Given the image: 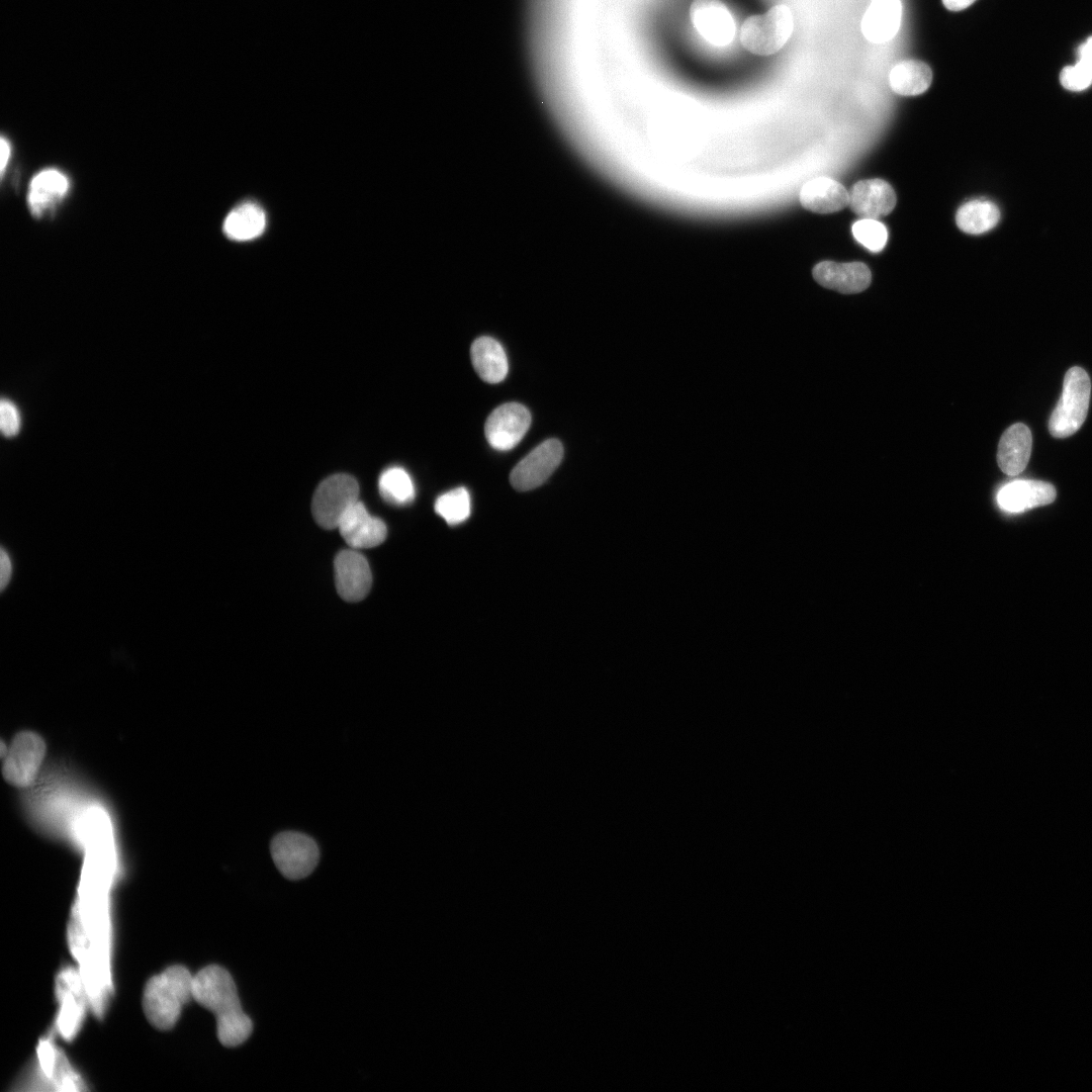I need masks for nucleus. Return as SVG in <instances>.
Instances as JSON below:
<instances>
[{
	"instance_id": "obj_30",
	"label": "nucleus",
	"mask_w": 1092,
	"mask_h": 1092,
	"mask_svg": "<svg viewBox=\"0 0 1092 1092\" xmlns=\"http://www.w3.org/2000/svg\"><path fill=\"white\" fill-rule=\"evenodd\" d=\"M1078 62L1092 70V36L1087 38L1077 51Z\"/></svg>"
},
{
	"instance_id": "obj_29",
	"label": "nucleus",
	"mask_w": 1092,
	"mask_h": 1092,
	"mask_svg": "<svg viewBox=\"0 0 1092 1092\" xmlns=\"http://www.w3.org/2000/svg\"><path fill=\"white\" fill-rule=\"evenodd\" d=\"M12 576V562L9 553L2 547L0 551V589L3 592Z\"/></svg>"
},
{
	"instance_id": "obj_2",
	"label": "nucleus",
	"mask_w": 1092,
	"mask_h": 1092,
	"mask_svg": "<svg viewBox=\"0 0 1092 1092\" xmlns=\"http://www.w3.org/2000/svg\"><path fill=\"white\" fill-rule=\"evenodd\" d=\"M193 999V976L181 965L168 967L149 979L143 994V1010L159 1030H169L178 1021L182 1008Z\"/></svg>"
},
{
	"instance_id": "obj_14",
	"label": "nucleus",
	"mask_w": 1092,
	"mask_h": 1092,
	"mask_svg": "<svg viewBox=\"0 0 1092 1092\" xmlns=\"http://www.w3.org/2000/svg\"><path fill=\"white\" fill-rule=\"evenodd\" d=\"M812 274L821 286L844 294L861 292L872 281L871 270L861 262L822 261L815 265Z\"/></svg>"
},
{
	"instance_id": "obj_28",
	"label": "nucleus",
	"mask_w": 1092,
	"mask_h": 1092,
	"mask_svg": "<svg viewBox=\"0 0 1092 1092\" xmlns=\"http://www.w3.org/2000/svg\"><path fill=\"white\" fill-rule=\"evenodd\" d=\"M21 419L16 405L9 399L2 398L0 404V427L4 436L13 437L20 429Z\"/></svg>"
},
{
	"instance_id": "obj_18",
	"label": "nucleus",
	"mask_w": 1092,
	"mask_h": 1092,
	"mask_svg": "<svg viewBox=\"0 0 1092 1092\" xmlns=\"http://www.w3.org/2000/svg\"><path fill=\"white\" fill-rule=\"evenodd\" d=\"M802 206L816 213H832L848 205V191L829 177H817L806 182L799 194Z\"/></svg>"
},
{
	"instance_id": "obj_27",
	"label": "nucleus",
	"mask_w": 1092,
	"mask_h": 1092,
	"mask_svg": "<svg viewBox=\"0 0 1092 1092\" xmlns=\"http://www.w3.org/2000/svg\"><path fill=\"white\" fill-rule=\"evenodd\" d=\"M1060 81L1063 87L1068 90H1085L1092 84V70L1077 62L1075 65L1067 66L1062 70Z\"/></svg>"
},
{
	"instance_id": "obj_6",
	"label": "nucleus",
	"mask_w": 1092,
	"mask_h": 1092,
	"mask_svg": "<svg viewBox=\"0 0 1092 1092\" xmlns=\"http://www.w3.org/2000/svg\"><path fill=\"white\" fill-rule=\"evenodd\" d=\"M270 852L278 871L289 880L307 877L320 859L315 840L296 831H284L275 835L270 844Z\"/></svg>"
},
{
	"instance_id": "obj_3",
	"label": "nucleus",
	"mask_w": 1092,
	"mask_h": 1092,
	"mask_svg": "<svg viewBox=\"0 0 1092 1092\" xmlns=\"http://www.w3.org/2000/svg\"><path fill=\"white\" fill-rule=\"evenodd\" d=\"M794 30L790 7L778 4L761 14L747 17L739 29V41L749 53L771 56L783 49Z\"/></svg>"
},
{
	"instance_id": "obj_19",
	"label": "nucleus",
	"mask_w": 1092,
	"mask_h": 1092,
	"mask_svg": "<svg viewBox=\"0 0 1092 1092\" xmlns=\"http://www.w3.org/2000/svg\"><path fill=\"white\" fill-rule=\"evenodd\" d=\"M68 177L57 169L38 172L30 181L27 192V204L31 213L40 217L68 192Z\"/></svg>"
},
{
	"instance_id": "obj_26",
	"label": "nucleus",
	"mask_w": 1092,
	"mask_h": 1092,
	"mask_svg": "<svg viewBox=\"0 0 1092 1092\" xmlns=\"http://www.w3.org/2000/svg\"><path fill=\"white\" fill-rule=\"evenodd\" d=\"M851 232L860 245L874 253L882 251L888 241L887 228L875 218L856 220L851 226Z\"/></svg>"
},
{
	"instance_id": "obj_8",
	"label": "nucleus",
	"mask_w": 1092,
	"mask_h": 1092,
	"mask_svg": "<svg viewBox=\"0 0 1092 1092\" xmlns=\"http://www.w3.org/2000/svg\"><path fill=\"white\" fill-rule=\"evenodd\" d=\"M563 458V447L557 439H548L513 468L510 481L519 491H527L542 485L558 467Z\"/></svg>"
},
{
	"instance_id": "obj_10",
	"label": "nucleus",
	"mask_w": 1092,
	"mask_h": 1092,
	"mask_svg": "<svg viewBox=\"0 0 1092 1092\" xmlns=\"http://www.w3.org/2000/svg\"><path fill=\"white\" fill-rule=\"evenodd\" d=\"M530 425L531 415L527 407L518 402H508L490 413L484 425V434L493 449L508 451L520 443Z\"/></svg>"
},
{
	"instance_id": "obj_23",
	"label": "nucleus",
	"mask_w": 1092,
	"mask_h": 1092,
	"mask_svg": "<svg viewBox=\"0 0 1092 1092\" xmlns=\"http://www.w3.org/2000/svg\"><path fill=\"white\" fill-rule=\"evenodd\" d=\"M999 219L998 206L985 199H975L964 203L956 214L959 229L971 235H980L990 231Z\"/></svg>"
},
{
	"instance_id": "obj_21",
	"label": "nucleus",
	"mask_w": 1092,
	"mask_h": 1092,
	"mask_svg": "<svg viewBox=\"0 0 1092 1092\" xmlns=\"http://www.w3.org/2000/svg\"><path fill=\"white\" fill-rule=\"evenodd\" d=\"M932 71L919 60H903L897 63L889 73L891 89L903 96H916L924 93L931 85Z\"/></svg>"
},
{
	"instance_id": "obj_20",
	"label": "nucleus",
	"mask_w": 1092,
	"mask_h": 1092,
	"mask_svg": "<svg viewBox=\"0 0 1092 1092\" xmlns=\"http://www.w3.org/2000/svg\"><path fill=\"white\" fill-rule=\"evenodd\" d=\"M470 355L472 365L483 381L498 383L506 378L509 370L507 354L495 339L477 338L471 345Z\"/></svg>"
},
{
	"instance_id": "obj_13",
	"label": "nucleus",
	"mask_w": 1092,
	"mask_h": 1092,
	"mask_svg": "<svg viewBox=\"0 0 1092 1092\" xmlns=\"http://www.w3.org/2000/svg\"><path fill=\"white\" fill-rule=\"evenodd\" d=\"M897 197L892 186L882 179L860 180L848 192V205L861 218H878L889 214Z\"/></svg>"
},
{
	"instance_id": "obj_24",
	"label": "nucleus",
	"mask_w": 1092,
	"mask_h": 1092,
	"mask_svg": "<svg viewBox=\"0 0 1092 1092\" xmlns=\"http://www.w3.org/2000/svg\"><path fill=\"white\" fill-rule=\"evenodd\" d=\"M379 492L387 502L395 506H405L415 498V484L407 473L401 467L393 466L385 469L378 481Z\"/></svg>"
},
{
	"instance_id": "obj_16",
	"label": "nucleus",
	"mask_w": 1092,
	"mask_h": 1092,
	"mask_svg": "<svg viewBox=\"0 0 1092 1092\" xmlns=\"http://www.w3.org/2000/svg\"><path fill=\"white\" fill-rule=\"evenodd\" d=\"M901 19L900 0H872L861 19V32L869 41L884 43L897 34Z\"/></svg>"
},
{
	"instance_id": "obj_11",
	"label": "nucleus",
	"mask_w": 1092,
	"mask_h": 1092,
	"mask_svg": "<svg viewBox=\"0 0 1092 1092\" xmlns=\"http://www.w3.org/2000/svg\"><path fill=\"white\" fill-rule=\"evenodd\" d=\"M339 596L347 602H359L369 593L372 574L366 558L356 550H343L334 561Z\"/></svg>"
},
{
	"instance_id": "obj_15",
	"label": "nucleus",
	"mask_w": 1092,
	"mask_h": 1092,
	"mask_svg": "<svg viewBox=\"0 0 1092 1092\" xmlns=\"http://www.w3.org/2000/svg\"><path fill=\"white\" fill-rule=\"evenodd\" d=\"M1055 487L1039 480H1015L1004 485L997 494L1001 509L1019 513L1028 509L1046 506L1056 498Z\"/></svg>"
},
{
	"instance_id": "obj_1",
	"label": "nucleus",
	"mask_w": 1092,
	"mask_h": 1092,
	"mask_svg": "<svg viewBox=\"0 0 1092 1092\" xmlns=\"http://www.w3.org/2000/svg\"><path fill=\"white\" fill-rule=\"evenodd\" d=\"M193 999L214 1014L222 1045L238 1046L252 1034V1020L241 1007L231 974L222 967L209 965L193 976Z\"/></svg>"
},
{
	"instance_id": "obj_22",
	"label": "nucleus",
	"mask_w": 1092,
	"mask_h": 1092,
	"mask_svg": "<svg viewBox=\"0 0 1092 1092\" xmlns=\"http://www.w3.org/2000/svg\"><path fill=\"white\" fill-rule=\"evenodd\" d=\"M266 228V214L254 202H245L235 207L225 217L222 225L224 235L234 241H250L259 237Z\"/></svg>"
},
{
	"instance_id": "obj_5",
	"label": "nucleus",
	"mask_w": 1092,
	"mask_h": 1092,
	"mask_svg": "<svg viewBox=\"0 0 1092 1092\" xmlns=\"http://www.w3.org/2000/svg\"><path fill=\"white\" fill-rule=\"evenodd\" d=\"M359 485L346 473L323 480L314 491L311 512L316 524L327 530L338 528L348 510L358 502Z\"/></svg>"
},
{
	"instance_id": "obj_4",
	"label": "nucleus",
	"mask_w": 1092,
	"mask_h": 1092,
	"mask_svg": "<svg viewBox=\"0 0 1092 1092\" xmlns=\"http://www.w3.org/2000/svg\"><path fill=\"white\" fill-rule=\"evenodd\" d=\"M1091 382L1081 367H1072L1065 375L1060 400L1054 408L1049 431L1056 438H1066L1083 425L1089 407Z\"/></svg>"
},
{
	"instance_id": "obj_32",
	"label": "nucleus",
	"mask_w": 1092,
	"mask_h": 1092,
	"mask_svg": "<svg viewBox=\"0 0 1092 1092\" xmlns=\"http://www.w3.org/2000/svg\"><path fill=\"white\" fill-rule=\"evenodd\" d=\"M10 154H11L10 145H9L8 141L4 136H2L1 138V166H0V171H1L2 176H3L4 172H5V168H6V165L8 163V160L10 158Z\"/></svg>"
},
{
	"instance_id": "obj_17",
	"label": "nucleus",
	"mask_w": 1092,
	"mask_h": 1092,
	"mask_svg": "<svg viewBox=\"0 0 1092 1092\" xmlns=\"http://www.w3.org/2000/svg\"><path fill=\"white\" fill-rule=\"evenodd\" d=\"M1032 445L1031 432L1022 423L1010 426L1001 436L997 462L1005 474L1015 476L1021 473L1029 460Z\"/></svg>"
},
{
	"instance_id": "obj_9",
	"label": "nucleus",
	"mask_w": 1092,
	"mask_h": 1092,
	"mask_svg": "<svg viewBox=\"0 0 1092 1092\" xmlns=\"http://www.w3.org/2000/svg\"><path fill=\"white\" fill-rule=\"evenodd\" d=\"M689 14L694 28L710 44L720 48L734 40L736 21L722 0H694Z\"/></svg>"
},
{
	"instance_id": "obj_31",
	"label": "nucleus",
	"mask_w": 1092,
	"mask_h": 1092,
	"mask_svg": "<svg viewBox=\"0 0 1092 1092\" xmlns=\"http://www.w3.org/2000/svg\"><path fill=\"white\" fill-rule=\"evenodd\" d=\"M976 0H942L944 7L950 11H961L971 6Z\"/></svg>"
},
{
	"instance_id": "obj_7",
	"label": "nucleus",
	"mask_w": 1092,
	"mask_h": 1092,
	"mask_svg": "<svg viewBox=\"0 0 1092 1092\" xmlns=\"http://www.w3.org/2000/svg\"><path fill=\"white\" fill-rule=\"evenodd\" d=\"M46 749V742L37 733L19 732L3 757V778L16 787L30 785L39 771Z\"/></svg>"
},
{
	"instance_id": "obj_12",
	"label": "nucleus",
	"mask_w": 1092,
	"mask_h": 1092,
	"mask_svg": "<svg viewBox=\"0 0 1092 1092\" xmlns=\"http://www.w3.org/2000/svg\"><path fill=\"white\" fill-rule=\"evenodd\" d=\"M338 529L347 544L354 549L376 547L387 535L386 525L371 516L359 500L344 515Z\"/></svg>"
},
{
	"instance_id": "obj_25",
	"label": "nucleus",
	"mask_w": 1092,
	"mask_h": 1092,
	"mask_svg": "<svg viewBox=\"0 0 1092 1092\" xmlns=\"http://www.w3.org/2000/svg\"><path fill=\"white\" fill-rule=\"evenodd\" d=\"M435 512L448 525L456 526L465 522L471 513L468 490L459 486L439 495L435 502Z\"/></svg>"
}]
</instances>
